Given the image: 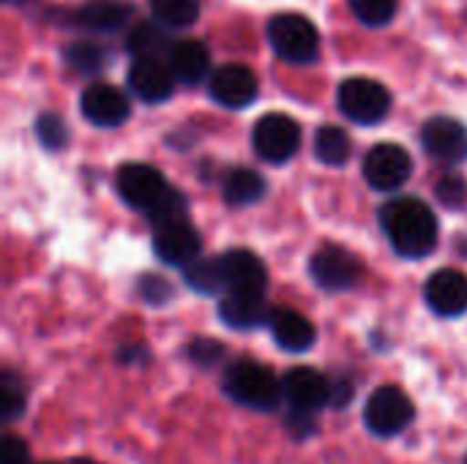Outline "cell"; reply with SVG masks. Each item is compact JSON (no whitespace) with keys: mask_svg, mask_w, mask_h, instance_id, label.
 <instances>
[{"mask_svg":"<svg viewBox=\"0 0 467 464\" xmlns=\"http://www.w3.org/2000/svg\"><path fill=\"white\" fill-rule=\"evenodd\" d=\"M380 227L391 249L405 260H421L435 252L441 227L432 208L416 197H397L380 208Z\"/></svg>","mask_w":467,"mask_h":464,"instance_id":"1","label":"cell"},{"mask_svg":"<svg viewBox=\"0 0 467 464\" xmlns=\"http://www.w3.org/2000/svg\"><path fill=\"white\" fill-rule=\"evenodd\" d=\"M224 394L249 410H276L285 399L282 380L257 361H235L222 377Z\"/></svg>","mask_w":467,"mask_h":464,"instance_id":"2","label":"cell"},{"mask_svg":"<svg viewBox=\"0 0 467 464\" xmlns=\"http://www.w3.org/2000/svg\"><path fill=\"white\" fill-rule=\"evenodd\" d=\"M268 41L274 52L287 63H312L320 52V33L315 22L296 11L271 16Z\"/></svg>","mask_w":467,"mask_h":464,"instance_id":"3","label":"cell"},{"mask_svg":"<svg viewBox=\"0 0 467 464\" xmlns=\"http://www.w3.org/2000/svg\"><path fill=\"white\" fill-rule=\"evenodd\" d=\"M339 109L348 120L358 126H375L380 123L391 109V93L386 85L369 79V77H350L339 85Z\"/></svg>","mask_w":467,"mask_h":464,"instance_id":"4","label":"cell"},{"mask_svg":"<svg viewBox=\"0 0 467 464\" xmlns=\"http://www.w3.org/2000/svg\"><path fill=\"white\" fill-rule=\"evenodd\" d=\"M413 418H416V407H413L410 397L397 386L378 388L364 407V424L378 438L402 435L413 424Z\"/></svg>","mask_w":467,"mask_h":464,"instance_id":"5","label":"cell"},{"mask_svg":"<svg viewBox=\"0 0 467 464\" xmlns=\"http://www.w3.org/2000/svg\"><path fill=\"white\" fill-rule=\"evenodd\" d=\"M309 276L326 293H345V290H353L361 282L364 265L345 246L326 243V246H320L312 254V260H309Z\"/></svg>","mask_w":467,"mask_h":464,"instance_id":"6","label":"cell"},{"mask_svg":"<svg viewBox=\"0 0 467 464\" xmlns=\"http://www.w3.org/2000/svg\"><path fill=\"white\" fill-rule=\"evenodd\" d=\"M252 145L263 161L285 164L301 148V126L285 112H268L254 123Z\"/></svg>","mask_w":467,"mask_h":464,"instance_id":"7","label":"cell"},{"mask_svg":"<svg viewBox=\"0 0 467 464\" xmlns=\"http://www.w3.org/2000/svg\"><path fill=\"white\" fill-rule=\"evenodd\" d=\"M115 189L120 194V200L134 208V211H142L145 216L164 200V194L172 189L167 186L164 175L150 167V164H123L115 175Z\"/></svg>","mask_w":467,"mask_h":464,"instance_id":"8","label":"cell"},{"mask_svg":"<svg viewBox=\"0 0 467 464\" xmlns=\"http://www.w3.org/2000/svg\"><path fill=\"white\" fill-rule=\"evenodd\" d=\"M413 172V159L402 145L380 142L364 156V178L375 191H397L408 183Z\"/></svg>","mask_w":467,"mask_h":464,"instance_id":"9","label":"cell"},{"mask_svg":"<svg viewBox=\"0 0 467 464\" xmlns=\"http://www.w3.org/2000/svg\"><path fill=\"white\" fill-rule=\"evenodd\" d=\"M282 391H285V402L293 407V413L315 416L317 410L331 405V380L312 366L290 369L282 380Z\"/></svg>","mask_w":467,"mask_h":464,"instance_id":"10","label":"cell"},{"mask_svg":"<svg viewBox=\"0 0 467 464\" xmlns=\"http://www.w3.org/2000/svg\"><path fill=\"white\" fill-rule=\"evenodd\" d=\"M421 145L424 150L443 161V164H460L467 159V129L457 118H430L421 129Z\"/></svg>","mask_w":467,"mask_h":464,"instance_id":"11","label":"cell"},{"mask_svg":"<svg viewBox=\"0 0 467 464\" xmlns=\"http://www.w3.org/2000/svg\"><path fill=\"white\" fill-rule=\"evenodd\" d=\"M200 249H202V238L189 224V219L153 230V252L167 265L189 268L194 260H200Z\"/></svg>","mask_w":467,"mask_h":464,"instance_id":"12","label":"cell"},{"mask_svg":"<svg viewBox=\"0 0 467 464\" xmlns=\"http://www.w3.org/2000/svg\"><path fill=\"white\" fill-rule=\"evenodd\" d=\"M424 301L438 317H460L467 312V276L457 268L432 273L424 284Z\"/></svg>","mask_w":467,"mask_h":464,"instance_id":"13","label":"cell"},{"mask_svg":"<svg viewBox=\"0 0 467 464\" xmlns=\"http://www.w3.org/2000/svg\"><path fill=\"white\" fill-rule=\"evenodd\" d=\"M257 77L252 68L241 63H227L213 71L211 77V96L227 109H244L257 98Z\"/></svg>","mask_w":467,"mask_h":464,"instance_id":"14","label":"cell"},{"mask_svg":"<svg viewBox=\"0 0 467 464\" xmlns=\"http://www.w3.org/2000/svg\"><path fill=\"white\" fill-rule=\"evenodd\" d=\"M82 115L85 120H90L93 126L99 129H115L120 126L129 112H131V104L126 98L123 90H118L115 85H107V82H96L90 85L85 93H82Z\"/></svg>","mask_w":467,"mask_h":464,"instance_id":"15","label":"cell"},{"mask_svg":"<svg viewBox=\"0 0 467 464\" xmlns=\"http://www.w3.org/2000/svg\"><path fill=\"white\" fill-rule=\"evenodd\" d=\"M222 268H224L227 293L265 295L268 271H265V263L254 252H249V249H230V252L222 254Z\"/></svg>","mask_w":467,"mask_h":464,"instance_id":"16","label":"cell"},{"mask_svg":"<svg viewBox=\"0 0 467 464\" xmlns=\"http://www.w3.org/2000/svg\"><path fill=\"white\" fill-rule=\"evenodd\" d=\"M129 88L148 104H161L172 96L175 77L161 57H137L129 68Z\"/></svg>","mask_w":467,"mask_h":464,"instance_id":"17","label":"cell"},{"mask_svg":"<svg viewBox=\"0 0 467 464\" xmlns=\"http://www.w3.org/2000/svg\"><path fill=\"white\" fill-rule=\"evenodd\" d=\"M268 331L274 336V342L287 350V353H306L317 334H315V325L296 309H287V306H276L271 309V317H268Z\"/></svg>","mask_w":467,"mask_h":464,"instance_id":"18","label":"cell"},{"mask_svg":"<svg viewBox=\"0 0 467 464\" xmlns=\"http://www.w3.org/2000/svg\"><path fill=\"white\" fill-rule=\"evenodd\" d=\"M219 317L224 325L235 331H254L263 323L268 325L271 309L265 304V295H249V293H227L219 301Z\"/></svg>","mask_w":467,"mask_h":464,"instance_id":"19","label":"cell"},{"mask_svg":"<svg viewBox=\"0 0 467 464\" xmlns=\"http://www.w3.org/2000/svg\"><path fill=\"white\" fill-rule=\"evenodd\" d=\"M208 49L200 41H175L167 52V66L181 85H197L208 74Z\"/></svg>","mask_w":467,"mask_h":464,"instance_id":"20","label":"cell"},{"mask_svg":"<svg viewBox=\"0 0 467 464\" xmlns=\"http://www.w3.org/2000/svg\"><path fill=\"white\" fill-rule=\"evenodd\" d=\"M134 8L123 0H90L77 8L74 22L90 30H118L131 19Z\"/></svg>","mask_w":467,"mask_h":464,"instance_id":"21","label":"cell"},{"mask_svg":"<svg viewBox=\"0 0 467 464\" xmlns=\"http://www.w3.org/2000/svg\"><path fill=\"white\" fill-rule=\"evenodd\" d=\"M265 180L257 170H249V167H235L227 172L224 183H222V191H224V200L235 208H244V205H254L265 197Z\"/></svg>","mask_w":467,"mask_h":464,"instance_id":"22","label":"cell"},{"mask_svg":"<svg viewBox=\"0 0 467 464\" xmlns=\"http://www.w3.org/2000/svg\"><path fill=\"white\" fill-rule=\"evenodd\" d=\"M183 279L200 295H219V293L224 295L227 293L222 257H200V260H194L189 268H183Z\"/></svg>","mask_w":467,"mask_h":464,"instance_id":"23","label":"cell"},{"mask_svg":"<svg viewBox=\"0 0 467 464\" xmlns=\"http://www.w3.org/2000/svg\"><path fill=\"white\" fill-rule=\"evenodd\" d=\"M353 153V142L339 126H320L315 134V156L328 167H342Z\"/></svg>","mask_w":467,"mask_h":464,"instance_id":"24","label":"cell"},{"mask_svg":"<svg viewBox=\"0 0 467 464\" xmlns=\"http://www.w3.org/2000/svg\"><path fill=\"white\" fill-rule=\"evenodd\" d=\"M126 46H129V52L134 55V60H137V57H161V52H164V55L170 52L172 41L167 38V33H164L159 25L142 22V25H137V27L131 30Z\"/></svg>","mask_w":467,"mask_h":464,"instance_id":"25","label":"cell"},{"mask_svg":"<svg viewBox=\"0 0 467 464\" xmlns=\"http://www.w3.org/2000/svg\"><path fill=\"white\" fill-rule=\"evenodd\" d=\"M25 410H27V388L16 372L5 369L0 375V418L5 424H11V421L22 418Z\"/></svg>","mask_w":467,"mask_h":464,"instance_id":"26","label":"cell"},{"mask_svg":"<svg viewBox=\"0 0 467 464\" xmlns=\"http://www.w3.org/2000/svg\"><path fill=\"white\" fill-rule=\"evenodd\" d=\"M150 11L170 27H189L200 16V0H150Z\"/></svg>","mask_w":467,"mask_h":464,"instance_id":"27","label":"cell"},{"mask_svg":"<svg viewBox=\"0 0 467 464\" xmlns=\"http://www.w3.org/2000/svg\"><path fill=\"white\" fill-rule=\"evenodd\" d=\"M186 216H189V202H186V194L178 191V189H170L164 194V200L148 213L153 230L164 227V224H172V222H186Z\"/></svg>","mask_w":467,"mask_h":464,"instance_id":"28","label":"cell"},{"mask_svg":"<svg viewBox=\"0 0 467 464\" xmlns=\"http://www.w3.org/2000/svg\"><path fill=\"white\" fill-rule=\"evenodd\" d=\"M66 60L79 74H96L104 66V49L93 41H77L66 49Z\"/></svg>","mask_w":467,"mask_h":464,"instance_id":"29","label":"cell"},{"mask_svg":"<svg viewBox=\"0 0 467 464\" xmlns=\"http://www.w3.org/2000/svg\"><path fill=\"white\" fill-rule=\"evenodd\" d=\"M36 137H38V142H41L47 150H60V148L68 142V126L63 123L60 115L44 112V115H38V120H36Z\"/></svg>","mask_w":467,"mask_h":464,"instance_id":"30","label":"cell"},{"mask_svg":"<svg viewBox=\"0 0 467 464\" xmlns=\"http://www.w3.org/2000/svg\"><path fill=\"white\" fill-rule=\"evenodd\" d=\"M397 0H350L353 14L364 22V25H386L394 19L397 14Z\"/></svg>","mask_w":467,"mask_h":464,"instance_id":"31","label":"cell"},{"mask_svg":"<svg viewBox=\"0 0 467 464\" xmlns=\"http://www.w3.org/2000/svg\"><path fill=\"white\" fill-rule=\"evenodd\" d=\"M438 200L446 208H465L467 205V180L462 175H446L438 186H435Z\"/></svg>","mask_w":467,"mask_h":464,"instance_id":"32","label":"cell"},{"mask_svg":"<svg viewBox=\"0 0 467 464\" xmlns=\"http://www.w3.org/2000/svg\"><path fill=\"white\" fill-rule=\"evenodd\" d=\"M224 358V345L216 342V339H197L189 345V361L197 364V366H216L219 361Z\"/></svg>","mask_w":467,"mask_h":464,"instance_id":"33","label":"cell"},{"mask_svg":"<svg viewBox=\"0 0 467 464\" xmlns=\"http://www.w3.org/2000/svg\"><path fill=\"white\" fill-rule=\"evenodd\" d=\"M137 293H140L148 304H153V306H161V304H167V301L172 298L170 282L161 279V276H153V273H148V276H142V279L137 282Z\"/></svg>","mask_w":467,"mask_h":464,"instance_id":"34","label":"cell"},{"mask_svg":"<svg viewBox=\"0 0 467 464\" xmlns=\"http://www.w3.org/2000/svg\"><path fill=\"white\" fill-rule=\"evenodd\" d=\"M0 464H30V451L22 438H5L0 446Z\"/></svg>","mask_w":467,"mask_h":464,"instance_id":"35","label":"cell"},{"mask_svg":"<svg viewBox=\"0 0 467 464\" xmlns=\"http://www.w3.org/2000/svg\"><path fill=\"white\" fill-rule=\"evenodd\" d=\"M353 394H356V388L350 380H345V377L331 380V405L334 407H345L348 402H353Z\"/></svg>","mask_w":467,"mask_h":464,"instance_id":"36","label":"cell"},{"mask_svg":"<svg viewBox=\"0 0 467 464\" xmlns=\"http://www.w3.org/2000/svg\"><path fill=\"white\" fill-rule=\"evenodd\" d=\"M68 464H96V462H93V459H71Z\"/></svg>","mask_w":467,"mask_h":464,"instance_id":"37","label":"cell"},{"mask_svg":"<svg viewBox=\"0 0 467 464\" xmlns=\"http://www.w3.org/2000/svg\"><path fill=\"white\" fill-rule=\"evenodd\" d=\"M5 3H27V0H5Z\"/></svg>","mask_w":467,"mask_h":464,"instance_id":"38","label":"cell"}]
</instances>
